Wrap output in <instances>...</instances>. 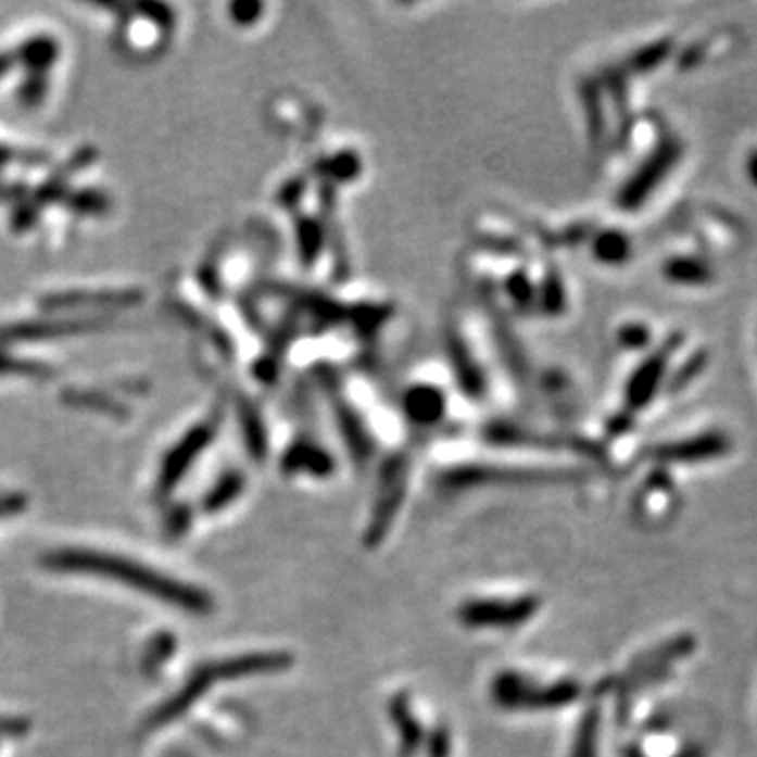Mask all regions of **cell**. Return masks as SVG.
I'll return each instance as SVG.
<instances>
[{"instance_id":"obj_1","label":"cell","mask_w":757,"mask_h":757,"mask_svg":"<svg viewBox=\"0 0 757 757\" xmlns=\"http://www.w3.org/2000/svg\"><path fill=\"white\" fill-rule=\"evenodd\" d=\"M42 564L62 572H78V575H96L103 579L118 581L129 585L137 592L154 595L163 602H168L186 613L206 615L213 610V600L206 592H200L194 585L181 583L173 577H165L154 568H148L139 562L127 560L121 556L91 552V550H60L51 552L42 558Z\"/></svg>"},{"instance_id":"obj_7","label":"cell","mask_w":757,"mask_h":757,"mask_svg":"<svg viewBox=\"0 0 757 757\" xmlns=\"http://www.w3.org/2000/svg\"><path fill=\"white\" fill-rule=\"evenodd\" d=\"M730 451V440L724 433H701L689 440H678L663 444L655 451L659 462L667 463H701L714 462L724 457Z\"/></svg>"},{"instance_id":"obj_2","label":"cell","mask_w":757,"mask_h":757,"mask_svg":"<svg viewBox=\"0 0 757 757\" xmlns=\"http://www.w3.org/2000/svg\"><path fill=\"white\" fill-rule=\"evenodd\" d=\"M289 663H291L289 655H274V653L247 655V657H238V659L209 663V665L194 671V676L188 680V684L181 689V692H177L171 701H166L165 705L150 718V722L154 726H163L175 720L177 716L188 711L190 705L198 701L202 694H206L215 682L257 676V673H267V671H280V669L289 667Z\"/></svg>"},{"instance_id":"obj_5","label":"cell","mask_w":757,"mask_h":757,"mask_svg":"<svg viewBox=\"0 0 757 757\" xmlns=\"http://www.w3.org/2000/svg\"><path fill=\"white\" fill-rule=\"evenodd\" d=\"M537 613L534 597H484L463 604L459 610L463 623L469 627H516L522 626Z\"/></svg>"},{"instance_id":"obj_4","label":"cell","mask_w":757,"mask_h":757,"mask_svg":"<svg viewBox=\"0 0 757 757\" xmlns=\"http://www.w3.org/2000/svg\"><path fill=\"white\" fill-rule=\"evenodd\" d=\"M682 152L684 148L676 137L660 141L655 152L644 161V165L640 166L627 181L619 198V204L629 211L642 206L644 200L659 188L660 184L667 179V175L680 163Z\"/></svg>"},{"instance_id":"obj_12","label":"cell","mask_w":757,"mask_h":757,"mask_svg":"<svg viewBox=\"0 0 757 757\" xmlns=\"http://www.w3.org/2000/svg\"><path fill=\"white\" fill-rule=\"evenodd\" d=\"M703 368H705V356H694L692 361L682 366V370H678L673 375V386L676 388H684Z\"/></svg>"},{"instance_id":"obj_3","label":"cell","mask_w":757,"mask_h":757,"mask_svg":"<svg viewBox=\"0 0 757 757\" xmlns=\"http://www.w3.org/2000/svg\"><path fill=\"white\" fill-rule=\"evenodd\" d=\"M579 696L575 682L537 686L522 676L507 673L494 682V698L507 709H558Z\"/></svg>"},{"instance_id":"obj_15","label":"cell","mask_w":757,"mask_h":757,"mask_svg":"<svg viewBox=\"0 0 757 757\" xmlns=\"http://www.w3.org/2000/svg\"><path fill=\"white\" fill-rule=\"evenodd\" d=\"M745 173H747L749 184L757 190V148L756 150H752V154H749L747 161H745Z\"/></svg>"},{"instance_id":"obj_10","label":"cell","mask_w":757,"mask_h":757,"mask_svg":"<svg viewBox=\"0 0 757 757\" xmlns=\"http://www.w3.org/2000/svg\"><path fill=\"white\" fill-rule=\"evenodd\" d=\"M673 49V42L669 38H663V40H657V42H651L646 49H642L635 58H633V67L638 72H651L655 67L660 66L669 53Z\"/></svg>"},{"instance_id":"obj_11","label":"cell","mask_w":757,"mask_h":757,"mask_svg":"<svg viewBox=\"0 0 757 757\" xmlns=\"http://www.w3.org/2000/svg\"><path fill=\"white\" fill-rule=\"evenodd\" d=\"M597 754V714L590 711L577 734L572 757H595Z\"/></svg>"},{"instance_id":"obj_14","label":"cell","mask_w":757,"mask_h":757,"mask_svg":"<svg viewBox=\"0 0 757 757\" xmlns=\"http://www.w3.org/2000/svg\"><path fill=\"white\" fill-rule=\"evenodd\" d=\"M17 509H22V499L20 496H2L0 499V516L13 514Z\"/></svg>"},{"instance_id":"obj_13","label":"cell","mask_w":757,"mask_h":757,"mask_svg":"<svg viewBox=\"0 0 757 757\" xmlns=\"http://www.w3.org/2000/svg\"><path fill=\"white\" fill-rule=\"evenodd\" d=\"M623 335L629 337V341H626V343L627 345H631V348H644V345L648 343V339H651V332H648L646 327H642V325L629 327V329L623 330Z\"/></svg>"},{"instance_id":"obj_9","label":"cell","mask_w":757,"mask_h":757,"mask_svg":"<svg viewBox=\"0 0 757 757\" xmlns=\"http://www.w3.org/2000/svg\"><path fill=\"white\" fill-rule=\"evenodd\" d=\"M595 255L606 264H621L631 255V244L626 234L621 231H606L600 236L595 244Z\"/></svg>"},{"instance_id":"obj_8","label":"cell","mask_w":757,"mask_h":757,"mask_svg":"<svg viewBox=\"0 0 757 757\" xmlns=\"http://www.w3.org/2000/svg\"><path fill=\"white\" fill-rule=\"evenodd\" d=\"M663 276L676 287H705L714 280V267L701 257L676 255L663 264Z\"/></svg>"},{"instance_id":"obj_6","label":"cell","mask_w":757,"mask_h":757,"mask_svg":"<svg viewBox=\"0 0 757 757\" xmlns=\"http://www.w3.org/2000/svg\"><path fill=\"white\" fill-rule=\"evenodd\" d=\"M678 345H680V337L669 339V343H665L655 354H651L642 363V366L633 373V377L629 379V386H627L629 406L646 408L651 404V400L659 392L663 381L667 379L671 352H676Z\"/></svg>"}]
</instances>
